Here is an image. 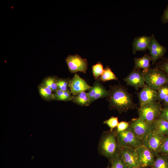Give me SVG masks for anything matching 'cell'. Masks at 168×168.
I'll return each mask as SVG.
<instances>
[{"instance_id":"cell-1","label":"cell","mask_w":168,"mask_h":168,"mask_svg":"<svg viewBox=\"0 0 168 168\" xmlns=\"http://www.w3.org/2000/svg\"><path fill=\"white\" fill-rule=\"evenodd\" d=\"M109 91L107 100L110 110H116L121 114L137 108L133 101L132 94L124 86L120 84L112 86Z\"/></svg>"},{"instance_id":"cell-2","label":"cell","mask_w":168,"mask_h":168,"mask_svg":"<svg viewBox=\"0 0 168 168\" xmlns=\"http://www.w3.org/2000/svg\"><path fill=\"white\" fill-rule=\"evenodd\" d=\"M100 155L106 158L111 162L120 152L121 147L118 142L115 130L104 131L98 145Z\"/></svg>"},{"instance_id":"cell-3","label":"cell","mask_w":168,"mask_h":168,"mask_svg":"<svg viewBox=\"0 0 168 168\" xmlns=\"http://www.w3.org/2000/svg\"><path fill=\"white\" fill-rule=\"evenodd\" d=\"M142 72L146 84L156 91L168 83V77L159 69L149 68Z\"/></svg>"},{"instance_id":"cell-4","label":"cell","mask_w":168,"mask_h":168,"mask_svg":"<svg viewBox=\"0 0 168 168\" xmlns=\"http://www.w3.org/2000/svg\"><path fill=\"white\" fill-rule=\"evenodd\" d=\"M116 134L118 142L121 148L128 147L136 149L142 145V141L137 136L129 126L123 131L116 132Z\"/></svg>"},{"instance_id":"cell-5","label":"cell","mask_w":168,"mask_h":168,"mask_svg":"<svg viewBox=\"0 0 168 168\" xmlns=\"http://www.w3.org/2000/svg\"><path fill=\"white\" fill-rule=\"evenodd\" d=\"M161 102H154L140 106L138 112L140 119L149 122H153L159 116L162 109Z\"/></svg>"},{"instance_id":"cell-6","label":"cell","mask_w":168,"mask_h":168,"mask_svg":"<svg viewBox=\"0 0 168 168\" xmlns=\"http://www.w3.org/2000/svg\"><path fill=\"white\" fill-rule=\"evenodd\" d=\"M129 122V126L137 136L143 140L151 132L155 130L153 122H149L140 119L134 118Z\"/></svg>"},{"instance_id":"cell-7","label":"cell","mask_w":168,"mask_h":168,"mask_svg":"<svg viewBox=\"0 0 168 168\" xmlns=\"http://www.w3.org/2000/svg\"><path fill=\"white\" fill-rule=\"evenodd\" d=\"M165 137L154 130L142 140V145L148 148L156 157L160 153Z\"/></svg>"},{"instance_id":"cell-8","label":"cell","mask_w":168,"mask_h":168,"mask_svg":"<svg viewBox=\"0 0 168 168\" xmlns=\"http://www.w3.org/2000/svg\"><path fill=\"white\" fill-rule=\"evenodd\" d=\"M68 69L71 72H78L86 74L88 63L86 59L82 58L78 54L69 55L65 59Z\"/></svg>"},{"instance_id":"cell-9","label":"cell","mask_w":168,"mask_h":168,"mask_svg":"<svg viewBox=\"0 0 168 168\" xmlns=\"http://www.w3.org/2000/svg\"><path fill=\"white\" fill-rule=\"evenodd\" d=\"M136 150L138 156V168L151 167L154 163L155 157L152 152L143 145Z\"/></svg>"},{"instance_id":"cell-10","label":"cell","mask_w":168,"mask_h":168,"mask_svg":"<svg viewBox=\"0 0 168 168\" xmlns=\"http://www.w3.org/2000/svg\"><path fill=\"white\" fill-rule=\"evenodd\" d=\"M127 86L133 87L138 90L142 88L145 84V80L142 71L134 68L124 79Z\"/></svg>"},{"instance_id":"cell-11","label":"cell","mask_w":168,"mask_h":168,"mask_svg":"<svg viewBox=\"0 0 168 168\" xmlns=\"http://www.w3.org/2000/svg\"><path fill=\"white\" fill-rule=\"evenodd\" d=\"M148 49L153 64L158 59L163 57L166 51V49L158 42L153 34L150 36Z\"/></svg>"},{"instance_id":"cell-12","label":"cell","mask_w":168,"mask_h":168,"mask_svg":"<svg viewBox=\"0 0 168 168\" xmlns=\"http://www.w3.org/2000/svg\"><path fill=\"white\" fill-rule=\"evenodd\" d=\"M140 92L137 93L140 106L148 103L156 101L157 91L146 84Z\"/></svg>"},{"instance_id":"cell-13","label":"cell","mask_w":168,"mask_h":168,"mask_svg":"<svg viewBox=\"0 0 168 168\" xmlns=\"http://www.w3.org/2000/svg\"><path fill=\"white\" fill-rule=\"evenodd\" d=\"M91 87L83 79L76 74L69 81V88L73 96L89 90Z\"/></svg>"},{"instance_id":"cell-14","label":"cell","mask_w":168,"mask_h":168,"mask_svg":"<svg viewBox=\"0 0 168 168\" xmlns=\"http://www.w3.org/2000/svg\"><path fill=\"white\" fill-rule=\"evenodd\" d=\"M120 153L128 168L138 167V156L136 149L121 147Z\"/></svg>"},{"instance_id":"cell-15","label":"cell","mask_w":168,"mask_h":168,"mask_svg":"<svg viewBox=\"0 0 168 168\" xmlns=\"http://www.w3.org/2000/svg\"><path fill=\"white\" fill-rule=\"evenodd\" d=\"M150 36L143 35L135 38L133 43V52L135 54L138 51H145L148 49Z\"/></svg>"},{"instance_id":"cell-16","label":"cell","mask_w":168,"mask_h":168,"mask_svg":"<svg viewBox=\"0 0 168 168\" xmlns=\"http://www.w3.org/2000/svg\"><path fill=\"white\" fill-rule=\"evenodd\" d=\"M152 61L151 55L145 54L143 57L134 59V68L138 69H142L143 70L150 68V62Z\"/></svg>"},{"instance_id":"cell-17","label":"cell","mask_w":168,"mask_h":168,"mask_svg":"<svg viewBox=\"0 0 168 168\" xmlns=\"http://www.w3.org/2000/svg\"><path fill=\"white\" fill-rule=\"evenodd\" d=\"M71 101L81 106H88L91 104L87 93L85 91L80 92L75 96H73Z\"/></svg>"},{"instance_id":"cell-18","label":"cell","mask_w":168,"mask_h":168,"mask_svg":"<svg viewBox=\"0 0 168 168\" xmlns=\"http://www.w3.org/2000/svg\"><path fill=\"white\" fill-rule=\"evenodd\" d=\"M153 122L155 130L165 136H168V121L158 118Z\"/></svg>"},{"instance_id":"cell-19","label":"cell","mask_w":168,"mask_h":168,"mask_svg":"<svg viewBox=\"0 0 168 168\" xmlns=\"http://www.w3.org/2000/svg\"><path fill=\"white\" fill-rule=\"evenodd\" d=\"M154 163L151 168H168V156L159 153L156 157Z\"/></svg>"},{"instance_id":"cell-20","label":"cell","mask_w":168,"mask_h":168,"mask_svg":"<svg viewBox=\"0 0 168 168\" xmlns=\"http://www.w3.org/2000/svg\"><path fill=\"white\" fill-rule=\"evenodd\" d=\"M38 90L41 97L45 100L49 101L54 100V93L50 89L41 83L39 85Z\"/></svg>"},{"instance_id":"cell-21","label":"cell","mask_w":168,"mask_h":168,"mask_svg":"<svg viewBox=\"0 0 168 168\" xmlns=\"http://www.w3.org/2000/svg\"><path fill=\"white\" fill-rule=\"evenodd\" d=\"M69 90L63 91L58 89L54 92V100L67 101L71 100L72 96Z\"/></svg>"},{"instance_id":"cell-22","label":"cell","mask_w":168,"mask_h":168,"mask_svg":"<svg viewBox=\"0 0 168 168\" xmlns=\"http://www.w3.org/2000/svg\"><path fill=\"white\" fill-rule=\"evenodd\" d=\"M57 80L55 77H49L44 78L42 83L54 92L58 89Z\"/></svg>"},{"instance_id":"cell-23","label":"cell","mask_w":168,"mask_h":168,"mask_svg":"<svg viewBox=\"0 0 168 168\" xmlns=\"http://www.w3.org/2000/svg\"><path fill=\"white\" fill-rule=\"evenodd\" d=\"M104 88V87L99 82L96 81L95 82L93 86H91L87 92L90 103L94 97Z\"/></svg>"},{"instance_id":"cell-24","label":"cell","mask_w":168,"mask_h":168,"mask_svg":"<svg viewBox=\"0 0 168 168\" xmlns=\"http://www.w3.org/2000/svg\"><path fill=\"white\" fill-rule=\"evenodd\" d=\"M100 80L103 82L110 80H117L118 78L112 72L110 68L107 66L100 78Z\"/></svg>"},{"instance_id":"cell-25","label":"cell","mask_w":168,"mask_h":168,"mask_svg":"<svg viewBox=\"0 0 168 168\" xmlns=\"http://www.w3.org/2000/svg\"><path fill=\"white\" fill-rule=\"evenodd\" d=\"M111 163V168H128L120 152Z\"/></svg>"},{"instance_id":"cell-26","label":"cell","mask_w":168,"mask_h":168,"mask_svg":"<svg viewBox=\"0 0 168 168\" xmlns=\"http://www.w3.org/2000/svg\"><path fill=\"white\" fill-rule=\"evenodd\" d=\"M157 91L156 101L159 102H162L168 95V83L163 86Z\"/></svg>"},{"instance_id":"cell-27","label":"cell","mask_w":168,"mask_h":168,"mask_svg":"<svg viewBox=\"0 0 168 168\" xmlns=\"http://www.w3.org/2000/svg\"><path fill=\"white\" fill-rule=\"evenodd\" d=\"M104 71L102 63L98 62L92 66V72L93 76L95 79H97L101 75Z\"/></svg>"},{"instance_id":"cell-28","label":"cell","mask_w":168,"mask_h":168,"mask_svg":"<svg viewBox=\"0 0 168 168\" xmlns=\"http://www.w3.org/2000/svg\"><path fill=\"white\" fill-rule=\"evenodd\" d=\"M119 123L118 117L112 116L104 121L103 123L107 125L110 128V130L113 131L114 129L116 128Z\"/></svg>"},{"instance_id":"cell-29","label":"cell","mask_w":168,"mask_h":168,"mask_svg":"<svg viewBox=\"0 0 168 168\" xmlns=\"http://www.w3.org/2000/svg\"><path fill=\"white\" fill-rule=\"evenodd\" d=\"M57 84L58 89L63 91L69 90V81L63 79H57Z\"/></svg>"},{"instance_id":"cell-30","label":"cell","mask_w":168,"mask_h":168,"mask_svg":"<svg viewBox=\"0 0 168 168\" xmlns=\"http://www.w3.org/2000/svg\"><path fill=\"white\" fill-rule=\"evenodd\" d=\"M129 126V122L125 121H122L119 123L115 131L119 132L123 131L127 128Z\"/></svg>"},{"instance_id":"cell-31","label":"cell","mask_w":168,"mask_h":168,"mask_svg":"<svg viewBox=\"0 0 168 168\" xmlns=\"http://www.w3.org/2000/svg\"><path fill=\"white\" fill-rule=\"evenodd\" d=\"M159 153L168 156V136H166Z\"/></svg>"},{"instance_id":"cell-32","label":"cell","mask_w":168,"mask_h":168,"mask_svg":"<svg viewBox=\"0 0 168 168\" xmlns=\"http://www.w3.org/2000/svg\"><path fill=\"white\" fill-rule=\"evenodd\" d=\"M158 118L168 121V106L162 107Z\"/></svg>"},{"instance_id":"cell-33","label":"cell","mask_w":168,"mask_h":168,"mask_svg":"<svg viewBox=\"0 0 168 168\" xmlns=\"http://www.w3.org/2000/svg\"><path fill=\"white\" fill-rule=\"evenodd\" d=\"M159 69L164 72L168 77V58L160 64Z\"/></svg>"},{"instance_id":"cell-34","label":"cell","mask_w":168,"mask_h":168,"mask_svg":"<svg viewBox=\"0 0 168 168\" xmlns=\"http://www.w3.org/2000/svg\"><path fill=\"white\" fill-rule=\"evenodd\" d=\"M161 20L164 23L168 22V5L162 16Z\"/></svg>"},{"instance_id":"cell-35","label":"cell","mask_w":168,"mask_h":168,"mask_svg":"<svg viewBox=\"0 0 168 168\" xmlns=\"http://www.w3.org/2000/svg\"><path fill=\"white\" fill-rule=\"evenodd\" d=\"M164 106H168V95L162 101Z\"/></svg>"},{"instance_id":"cell-36","label":"cell","mask_w":168,"mask_h":168,"mask_svg":"<svg viewBox=\"0 0 168 168\" xmlns=\"http://www.w3.org/2000/svg\"><path fill=\"white\" fill-rule=\"evenodd\" d=\"M106 168H111V167H110V165H109Z\"/></svg>"},{"instance_id":"cell-37","label":"cell","mask_w":168,"mask_h":168,"mask_svg":"<svg viewBox=\"0 0 168 168\" xmlns=\"http://www.w3.org/2000/svg\"><path fill=\"white\" fill-rule=\"evenodd\" d=\"M138 168V167H136V168Z\"/></svg>"}]
</instances>
